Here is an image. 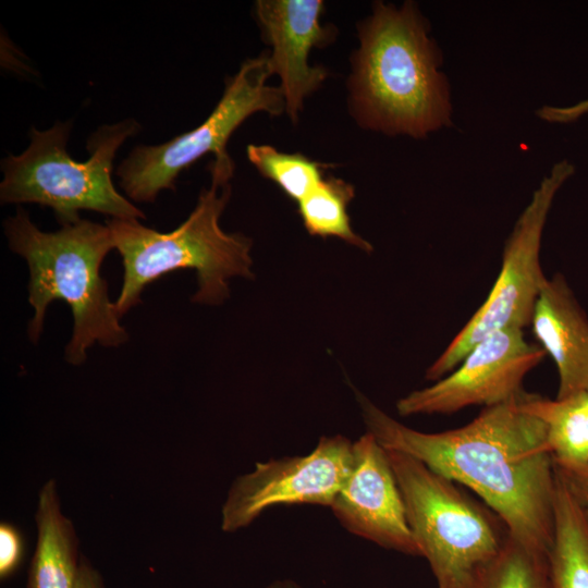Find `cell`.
Returning <instances> with one entry per match:
<instances>
[{
	"label": "cell",
	"mask_w": 588,
	"mask_h": 588,
	"mask_svg": "<svg viewBox=\"0 0 588 588\" xmlns=\"http://www.w3.org/2000/svg\"><path fill=\"white\" fill-rule=\"evenodd\" d=\"M520 393L485 407L463 427L441 432L409 428L364 396L359 403L367 432L383 448L408 454L468 487L501 517L513 538L548 553L555 466L546 427L520 407Z\"/></svg>",
	"instance_id": "6da1fadb"
},
{
	"label": "cell",
	"mask_w": 588,
	"mask_h": 588,
	"mask_svg": "<svg viewBox=\"0 0 588 588\" xmlns=\"http://www.w3.org/2000/svg\"><path fill=\"white\" fill-rule=\"evenodd\" d=\"M350 101L362 127L389 136L425 138L450 127V84L430 25L414 1L375 2L358 26Z\"/></svg>",
	"instance_id": "7a4b0ae2"
},
{
	"label": "cell",
	"mask_w": 588,
	"mask_h": 588,
	"mask_svg": "<svg viewBox=\"0 0 588 588\" xmlns=\"http://www.w3.org/2000/svg\"><path fill=\"white\" fill-rule=\"evenodd\" d=\"M210 186L199 194L188 218L170 232H159L136 219L111 218L107 225L123 264V282L114 302L120 316L140 303L143 290L177 269H194L198 289L192 301L217 305L230 295L228 281L253 278L252 241L226 233L219 219L231 197L234 162L228 151L209 163Z\"/></svg>",
	"instance_id": "3957f363"
},
{
	"label": "cell",
	"mask_w": 588,
	"mask_h": 588,
	"mask_svg": "<svg viewBox=\"0 0 588 588\" xmlns=\"http://www.w3.org/2000/svg\"><path fill=\"white\" fill-rule=\"evenodd\" d=\"M3 228L10 249L28 266V302L34 308L28 336L33 342L40 338L47 307L56 299L68 303L73 315V333L64 355L69 364H83L96 342L117 347L128 340L100 273L102 261L114 248L107 224L81 219L44 232L25 209L17 208Z\"/></svg>",
	"instance_id": "277c9868"
},
{
	"label": "cell",
	"mask_w": 588,
	"mask_h": 588,
	"mask_svg": "<svg viewBox=\"0 0 588 588\" xmlns=\"http://www.w3.org/2000/svg\"><path fill=\"white\" fill-rule=\"evenodd\" d=\"M140 127L132 118L99 126L87 139L89 158L77 161L66 150L72 121H58L45 131L32 126L28 147L1 161V203L49 207L61 225L79 221V210L117 219H145L112 181L118 149Z\"/></svg>",
	"instance_id": "5b68a950"
},
{
	"label": "cell",
	"mask_w": 588,
	"mask_h": 588,
	"mask_svg": "<svg viewBox=\"0 0 588 588\" xmlns=\"http://www.w3.org/2000/svg\"><path fill=\"white\" fill-rule=\"evenodd\" d=\"M385 450L411 531L438 588H473L506 544L505 523L458 483L408 454Z\"/></svg>",
	"instance_id": "8992f818"
},
{
	"label": "cell",
	"mask_w": 588,
	"mask_h": 588,
	"mask_svg": "<svg viewBox=\"0 0 588 588\" xmlns=\"http://www.w3.org/2000/svg\"><path fill=\"white\" fill-rule=\"evenodd\" d=\"M270 75L269 53L246 59L201 124L166 143L136 146L115 170L126 196L137 203L155 201L161 191L175 189L180 173L204 155L226 151L231 135L252 114L284 112L281 88L267 84Z\"/></svg>",
	"instance_id": "52a82bcc"
},
{
	"label": "cell",
	"mask_w": 588,
	"mask_h": 588,
	"mask_svg": "<svg viewBox=\"0 0 588 588\" xmlns=\"http://www.w3.org/2000/svg\"><path fill=\"white\" fill-rule=\"evenodd\" d=\"M575 173L564 159L540 182L516 220L503 248L501 269L483 304L426 371L437 381L451 372L480 341L504 329L530 324L532 311L548 277L540 264L543 229L558 191Z\"/></svg>",
	"instance_id": "ba28073f"
},
{
	"label": "cell",
	"mask_w": 588,
	"mask_h": 588,
	"mask_svg": "<svg viewBox=\"0 0 588 588\" xmlns=\"http://www.w3.org/2000/svg\"><path fill=\"white\" fill-rule=\"evenodd\" d=\"M353 442L323 436L306 455L256 463L232 483L221 512V528L234 532L279 505L331 506L352 467Z\"/></svg>",
	"instance_id": "9c48e42d"
},
{
	"label": "cell",
	"mask_w": 588,
	"mask_h": 588,
	"mask_svg": "<svg viewBox=\"0 0 588 588\" xmlns=\"http://www.w3.org/2000/svg\"><path fill=\"white\" fill-rule=\"evenodd\" d=\"M546 356L522 329L497 331L475 345L448 375L396 402L401 416L452 414L468 406H493L516 397L523 380Z\"/></svg>",
	"instance_id": "30bf717a"
},
{
	"label": "cell",
	"mask_w": 588,
	"mask_h": 588,
	"mask_svg": "<svg viewBox=\"0 0 588 588\" xmlns=\"http://www.w3.org/2000/svg\"><path fill=\"white\" fill-rule=\"evenodd\" d=\"M330 509L351 534L388 550L421 556L387 450L370 432L353 442L351 471Z\"/></svg>",
	"instance_id": "8fae6325"
},
{
	"label": "cell",
	"mask_w": 588,
	"mask_h": 588,
	"mask_svg": "<svg viewBox=\"0 0 588 588\" xmlns=\"http://www.w3.org/2000/svg\"><path fill=\"white\" fill-rule=\"evenodd\" d=\"M321 0H259L255 13L266 41L272 47L269 64L280 77L285 112L295 121L304 100L328 77L322 66H311L313 48L334 39L335 29L320 24Z\"/></svg>",
	"instance_id": "7c38bea8"
},
{
	"label": "cell",
	"mask_w": 588,
	"mask_h": 588,
	"mask_svg": "<svg viewBox=\"0 0 588 588\" xmlns=\"http://www.w3.org/2000/svg\"><path fill=\"white\" fill-rule=\"evenodd\" d=\"M529 326L555 364L556 399L588 392V317L562 274L547 278Z\"/></svg>",
	"instance_id": "4fadbf2b"
},
{
	"label": "cell",
	"mask_w": 588,
	"mask_h": 588,
	"mask_svg": "<svg viewBox=\"0 0 588 588\" xmlns=\"http://www.w3.org/2000/svg\"><path fill=\"white\" fill-rule=\"evenodd\" d=\"M37 541L27 588H74L79 562L72 522L62 514L54 480L40 489L36 511Z\"/></svg>",
	"instance_id": "5bb4252c"
},
{
	"label": "cell",
	"mask_w": 588,
	"mask_h": 588,
	"mask_svg": "<svg viewBox=\"0 0 588 588\" xmlns=\"http://www.w3.org/2000/svg\"><path fill=\"white\" fill-rule=\"evenodd\" d=\"M519 404L543 422L555 468L588 475V392L550 400L523 391Z\"/></svg>",
	"instance_id": "9a60e30c"
},
{
	"label": "cell",
	"mask_w": 588,
	"mask_h": 588,
	"mask_svg": "<svg viewBox=\"0 0 588 588\" xmlns=\"http://www.w3.org/2000/svg\"><path fill=\"white\" fill-rule=\"evenodd\" d=\"M550 588H588V509L556 470Z\"/></svg>",
	"instance_id": "2e32d148"
},
{
	"label": "cell",
	"mask_w": 588,
	"mask_h": 588,
	"mask_svg": "<svg viewBox=\"0 0 588 588\" xmlns=\"http://www.w3.org/2000/svg\"><path fill=\"white\" fill-rule=\"evenodd\" d=\"M355 197L352 184L334 176L323 177L321 182L298 201V213L310 235L334 236L371 252L372 246L357 235L351 228L347 207Z\"/></svg>",
	"instance_id": "e0dca14e"
},
{
	"label": "cell",
	"mask_w": 588,
	"mask_h": 588,
	"mask_svg": "<svg viewBox=\"0 0 588 588\" xmlns=\"http://www.w3.org/2000/svg\"><path fill=\"white\" fill-rule=\"evenodd\" d=\"M473 588H550L548 553L510 536Z\"/></svg>",
	"instance_id": "ac0fdd59"
},
{
	"label": "cell",
	"mask_w": 588,
	"mask_h": 588,
	"mask_svg": "<svg viewBox=\"0 0 588 588\" xmlns=\"http://www.w3.org/2000/svg\"><path fill=\"white\" fill-rule=\"evenodd\" d=\"M246 154L262 176L297 203L321 182L323 171L329 167L302 154L281 152L269 145L250 144Z\"/></svg>",
	"instance_id": "d6986e66"
},
{
	"label": "cell",
	"mask_w": 588,
	"mask_h": 588,
	"mask_svg": "<svg viewBox=\"0 0 588 588\" xmlns=\"http://www.w3.org/2000/svg\"><path fill=\"white\" fill-rule=\"evenodd\" d=\"M25 553L21 531L9 523L0 525V577L5 579L20 567Z\"/></svg>",
	"instance_id": "ffe728a7"
},
{
	"label": "cell",
	"mask_w": 588,
	"mask_h": 588,
	"mask_svg": "<svg viewBox=\"0 0 588 588\" xmlns=\"http://www.w3.org/2000/svg\"><path fill=\"white\" fill-rule=\"evenodd\" d=\"M587 113L588 99L567 107L542 106L536 110V114L540 120L559 124L575 122Z\"/></svg>",
	"instance_id": "44dd1931"
},
{
	"label": "cell",
	"mask_w": 588,
	"mask_h": 588,
	"mask_svg": "<svg viewBox=\"0 0 588 588\" xmlns=\"http://www.w3.org/2000/svg\"><path fill=\"white\" fill-rule=\"evenodd\" d=\"M74 588H103L99 573L85 560H81Z\"/></svg>",
	"instance_id": "7402d4cb"
},
{
	"label": "cell",
	"mask_w": 588,
	"mask_h": 588,
	"mask_svg": "<svg viewBox=\"0 0 588 588\" xmlns=\"http://www.w3.org/2000/svg\"><path fill=\"white\" fill-rule=\"evenodd\" d=\"M556 470L561 474L580 502L588 509V475H571L564 474L559 469Z\"/></svg>",
	"instance_id": "603a6c76"
},
{
	"label": "cell",
	"mask_w": 588,
	"mask_h": 588,
	"mask_svg": "<svg viewBox=\"0 0 588 588\" xmlns=\"http://www.w3.org/2000/svg\"><path fill=\"white\" fill-rule=\"evenodd\" d=\"M267 588H302V586L290 579H281L271 583Z\"/></svg>",
	"instance_id": "cb8c5ba5"
}]
</instances>
